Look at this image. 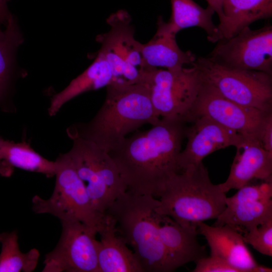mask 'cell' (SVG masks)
<instances>
[{
    "mask_svg": "<svg viewBox=\"0 0 272 272\" xmlns=\"http://www.w3.org/2000/svg\"><path fill=\"white\" fill-rule=\"evenodd\" d=\"M223 9L225 20L217 25L220 39L232 37L255 21L271 18L272 0H223Z\"/></svg>",
    "mask_w": 272,
    "mask_h": 272,
    "instance_id": "cell-21",
    "label": "cell"
},
{
    "mask_svg": "<svg viewBox=\"0 0 272 272\" xmlns=\"http://www.w3.org/2000/svg\"><path fill=\"white\" fill-rule=\"evenodd\" d=\"M201 80L224 98L240 105L272 112V75L227 67L207 57H196L191 64Z\"/></svg>",
    "mask_w": 272,
    "mask_h": 272,
    "instance_id": "cell-7",
    "label": "cell"
},
{
    "mask_svg": "<svg viewBox=\"0 0 272 272\" xmlns=\"http://www.w3.org/2000/svg\"><path fill=\"white\" fill-rule=\"evenodd\" d=\"M236 148L228 177L219 184L224 192L238 189L253 180L272 181V153L264 149L259 141L244 139Z\"/></svg>",
    "mask_w": 272,
    "mask_h": 272,
    "instance_id": "cell-15",
    "label": "cell"
},
{
    "mask_svg": "<svg viewBox=\"0 0 272 272\" xmlns=\"http://www.w3.org/2000/svg\"><path fill=\"white\" fill-rule=\"evenodd\" d=\"M131 22L126 11L118 10L107 19L109 31L96 37L101 45L98 53L106 60L111 70L110 84L130 85L140 82L145 69L142 43L134 38Z\"/></svg>",
    "mask_w": 272,
    "mask_h": 272,
    "instance_id": "cell-9",
    "label": "cell"
},
{
    "mask_svg": "<svg viewBox=\"0 0 272 272\" xmlns=\"http://www.w3.org/2000/svg\"><path fill=\"white\" fill-rule=\"evenodd\" d=\"M55 162V184L47 199L35 195L32 199V210L36 214H49L60 221L77 220L95 229L103 227L105 214L97 211L85 185L78 175L67 153L61 154Z\"/></svg>",
    "mask_w": 272,
    "mask_h": 272,
    "instance_id": "cell-5",
    "label": "cell"
},
{
    "mask_svg": "<svg viewBox=\"0 0 272 272\" xmlns=\"http://www.w3.org/2000/svg\"><path fill=\"white\" fill-rule=\"evenodd\" d=\"M161 216L160 235L174 270L207 256L205 246L197 240L196 224L182 226L170 218Z\"/></svg>",
    "mask_w": 272,
    "mask_h": 272,
    "instance_id": "cell-17",
    "label": "cell"
},
{
    "mask_svg": "<svg viewBox=\"0 0 272 272\" xmlns=\"http://www.w3.org/2000/svg\"><path fill=\"white\" fill-rule=\"evenodd\" d=\"M7 3V0H0V26H6L13 15L8 8Z\"/></svg>",
    "mask_w": 272,
    "mask_h": 272,
    "instance_id": "cell-30",
    "label": "cell"
},
{
    "mask_svg": "<svg viewBox=\"0 0 272 272\" xmlns=\"http://www.w3.org/2000/svg\"><path fill=\"white\" fill-rule=\"evenodd\" d=\"M272 269L267 266L258 264L254 268V272H271Z\"/></svg>",
    "mask_w": 272,
    "mask_h": 272,
    "instance_id": "cell-31",
    "label": "cell"
},
{
    "mask_svg": "<svg viewBox=\"0 0 272 272\" xmlns=\"http://www.w3.org/2000/svg\"><path fill=\"white\" fill-rule=\"evenodd\" d=\"M187 123L182 118H160L150 129L126 137L108 153L127 190L159 197L169 179L180 172L178 160Z\"/></svg>",
    "mask_w": 272,
    "mask_h": 272,
    "instance_id": "cell-1",
    "label": "cell"
},
{
    "mask_svg": "<svg viewBox=\"0 0 272 272\" xmlns=\"http://www.w3.org/2000/svg\"><path fill=\"white\" fill-rule=\"evenodd\" d=\"M72 139L73 146L66 153L84 182L93 207L105 214L127 190V187L108 152L90 141L80 138Z\"/></svg>",
    "mask_w": 272,
    "mask_h": 272,
    "instance_id": "cell-6",
    "label": "cell"
},
{
    "mask_svg": "<svg viewBox=\"0 0 272 272\" xmlns=\"http://www.w3.org/2000/svg\"><path fill=\"white\" fill-rule=\"evenodd\" d=\"M157 214L182 226L217 219L225 208L226 195L213 184L202 162L172 176L159 195Z\"/></svg>",
    "mask_w": 272,
    "mask_h": 272,
    "instance_id": "cell-4",
    "label": "cell"
},
{
    "mask_svg": "<svg viewBox=\"0 0 272 272\" xmlns=\"http://www.w3.org/2000/svg\"><path fill=\"white\" fill-rule=\"evenodd\" d=\"M243 239L262 254L272 256V219L243 232Z\"/></svg>",
    "mask_w": 272,
    "mask_h": 272,
    "instance_id": "cell-26",
    "label": "cell"
},
{
    "mask_svg": "<svg viewBox=\"0 0 272 272\" xmlns=\"http://www.w3.org/2000/svg\"><path fill=\"white\" fill-rule=\"evenodd\" d=\"M140 83L148 90L159 118H182L186 120L198 95L201 77L199 71L193 65L176 71L146 68Z\"/></svg>",
    "mask_w": 272,
    "mask_h": 272,
    "instance_id": "cell-8",
    "label": "cell"
},
{
    "mask_svg": "<svg viewBox=\"0 0 272 272\" xmlns=\"http://www.w3.org/2000/svg\"><path fill=\"white\" fill-rule=\"evenodd\" d=\"M98 234L100 236V240H97L98 272H144L132 250L117 234L114 222L107 214Z\"/></svg>",
    "mask_w": 272,
    "mask_h": 272,
    "instance_id": "cell-19",
    "label": "cell"
},
{
    "mask_svg": "<svg viewBox=\"0 0 272 272\" xmlns=\"http://www.w3.org/2000/svg\"><path fill=\"white\" fill-rule=\"evenodd\" d=\"M187 126V143L178 157L180 172L198 165L209 154L229 146L239 145L245 139L235 131L206 116L196 117Z\"/></svg>",
    "mask_w": 272,
    "mask_h": 272,
    "instance_id": "cell-14",
    "label": "cell"
},
{
    "mask_svg": "<svg viewBox=\"0 0 272 272\" xmlns=\"http://www.w3.org/2000/svg\"><path fill=\"white\" fill-rule=\"evenodd\" d=\"M208 6L211 7L215 13H216L218 16L220 23L219 25L222 24L225 20V16L223 9V0H206Z\"/></svg>",
    "mask_w": 272,
    "mask_h": 272,
    "instance_id": "cell-29",
    "label": "cell"
},
{
    "mask_svg": "<svg viewBox=\"0 0 272 272\" xmlns=\"http://www.w3.org/2000/svg\"><path fill=\"white\" fill-rule=\"evenodd\" d=\"M207 57L227 67L272 75V25L256 30L247 26L230 38L221 39Z\"/></svg>",
    "mask_w": 272,
    "mask_h": 272,
    "instance_id": "cell-10",
    "label": "cell"
},
{
    "mask_svg": "<svg viewBox=\"0 0 272 272\" xmlns=\"http://www.w3.org/2000/svg\"><path fill=\"white\" fill-rule=\"evenodd\" d=\"M112 79L109 65L97 53L94 61L85 71L52 97L48 109L49 115H55L65 103L78 95L106 87L111 83Z\"/></svg>",
    "mask_w": 272,
    "mask_h": 272,
    "instance_id": "cell-22",
    "label": "cell"
},
{
    "mask_svg": "<svg viewBox=\"0 0 272 272\" xmlns=\"http://www.w3.org/2000/svg\"><path fill=\"white\" fill-rule=\"evenodd\" d=\"M170 1L171 16L164 24L170 33L176 35L184 28L198 27L206 32L209 41L215 43L221 39L218 26L212 20L215 12L211 7L204 9L193 0Z\"/></svg>",
    "mask_w": 272,
    "mask_h": 272,
    "instance_id": "cell-23",
    "label": "cell"
},
{
    "mask_svg": "<svg viewBox=\"0 0 272 272\" xmlns=\"http://www.w3.org/2000/svg\"><path fill=\"white\" fill-rule=\"evenodd\" d=\"M10 1V0H7L8 2L9 1Z\"/></svg>",
    "mask_w": 272,
    "mask_h": 272,
    "instance_id": "cell-33",
    "label": "cell"
},
{
    "mask_svg": "<svg viewBox=\"0 0 272 272\" xmlns=\"http://www.w3.org/2000/svg\"><path fill=\"white\" fill-rule=\"evenodd\" d=\"M16 230L0 233V272H32L38 263L40 253L32 248L27 252L21 251Z\"/></svg>",
    "mask_w": 272,
    "mask_h": 272,
    "instance_id": "cell-25",
    "label": "cell"
},
{
    "mask_svg": "<svg viewBox=\"0 0 272 272\" xmlns=\"http://www.w3.org/2000/svg\"><path fill=\"white\" fill-rule=\"evenodd\" d=\"M237 190L226 197L215 226L227 224L243 233L272 219V181L250 183Z\"/></svg>",
    "mask_w": 272,
    "mask_h": 272,
    "instance_id": "cell-13",
    "label": "cell"
},
{
    "mask_svg": "<svg viewBox=\"0 0 272 272\" xmlns=\"http://www.w3.org/2000/svg\"><path fill=\"white\" fill-rule=\"evenodd\" d=\"M23 41L17 19L12 15L4 29L0 26V106L6 110V103L11 100L19 77L17 51Z\"/></svg>",
    "mask_w": 272,
    "mask_h": 272,
    "instance_id": "cell-20",
    "label": "cell"
},
{
    "mask_svg": "<svg viewBox=\"0 0 272 272\" xmlns=\"http://www.w3.org/2000/svg\"><path fill=\"white\" fill-rule=\"evenodd\" d=\"M14 168L41 173L51 178L55 175V162L44 158L26 142L5 140L0 160V174L9 177Z\"/></svg>",
    "mask_w": 272,
    "mask_h": 272,
    "instance_id": "cell-24",
    "label": "cell"
},
{
    "mask_svg": "<svg viewBox=\"0 0 272 272\" xmlns=\"http://www.w3.org/2000/svg\"><path fill=\"white\" fill-rule=\"evenodd\" d=\"M162 16L157 23V31L147 43L141 44V54L144 68L178 70L185 64L191 65L196 56L190 51H184L179 47L176 35L166 28Z\"/></svg>",
    "mask_w": 272,
    "mask_h": 272,
    "instance_id": "cell-18",
    "label": "cell"
},
{
    "mask_svg": "<svg viewBox=\"0 0 272 272\" xmlns=\"http://www.w3.org/2000/svg\"><path fill=\"white\" fill-rule=\"evenodd\" d=\"M259 142L264 149L272 153V113L264 120L260 132Z\"/></svg>",
    "mask_w": 272,
    "mask_h": 272,
    "instance_id": "cell-28",
    "label": "cell"
},
{
    "mask_svg": "<svg viewBox=\"0 0 272 272\" xmlns=\"http://www.w3.org/2000/svg\"><path fill=\"white\" fill-rule=\"evenodd\" d=\"M193 272H241L226 261L215 256H205L198 260Z\"/></svg>",
    "mask_w": 272,
    "mask_h": 272,
    "instance_id": "cell-27",
    "label": "cell"
},
{
    "mask_svg": "<svg viewBox=\"0 0 272 272\" xmlns=\"http://www.w3.org/2000/svg\"><path fill=\"white\" fill-rule=\"evenodd\" d=\"M106 88L105 100L94 117L72 125L66 131L71 139L90 141L109 153L129 133L146 124H155L160 118L144 84H110Z\"/></svg>",
    "mask_w": 272,
    "mask_h": 272,
    "instance_id": "cell-2",
    "label": "cell"
},
{
    "mask_svg": "<svg viewBox=\"0 0 272 272\" xmlns=\"http://www.w3.org/2000/svg\"><path fill=\"white\" fill-rule=\"evenodd\" d=\"M60 239L45 255L42 272H98L97 231L77 220L60 221Z\"/></svg>",
    "mask_w": 272,
    "mask_h": 272,
    "instance_id": "cell-12",
    "label": "cell"
},
{
    "mask_svg": "<svg viewBox=\"0 0 272 272\" xmlns=\"http://www.w3.org/2000/svg\"><path fill=\"white\" fill-rule=\"evenodd\" d=\"M5 141V140H4L3 138H2L0 137V160L2 157V154L3 149L4 148Z\"/></svg>",
    "mask_w": 272,
    "mask_h": 272,
    "instance_id": "cell-32",
    "label": "cell"
},
{
    "mask_svg": "<svg viewBox=\"0 0 272 272\" xmlns=\"http://www.w3.org/2000/svg\"><path fill=\"white\" fill-rule=\"evenodd\" d=\"M159 203L152 195L127 190L106 212L117 234L132 248L144 272L174 270L160 235L162 216L156 212Z\"/></svg>",
    "mask_w": 272,
    "mask_h": 272,
    "instance_id": "cell-3",
    "label": "cell"
},
{
    "mask_svg": "<svg viewBox=\"0 0 272 272\" xmlns=\"http://www.w3.org/2000/svg\"><path fill=\"white\" fill-rule=\"evenodd\" d=\"M270 113L272 112L244 106L228 100L201 79L198 95L186 121L189 123L196 117L206 116L245 139L259 141L262 125Z\"/></svg>",
    "mask_w": 272,
    "mask_h": 272,
    "instance_id": "cell-11",
    "label": "cell"
},
{
    "mask_svg": "<svg viewBox=\"0 0 272 272\" xmlns=\"http://www.w3.org/2000/svg\"><path fill=\"white\" fill-rule=\"evenodd\" d=\"M196 224L198 233L208 242L211 256L226 261L241 272H254V268L258 264L238 231L227 224L212 226L203 222Z\"/></svg>",
    "mask_w": 272,
    "mask_h": 272,
    "instance_id": "cell-16",
    "label": "cell"
}]
</instances>
